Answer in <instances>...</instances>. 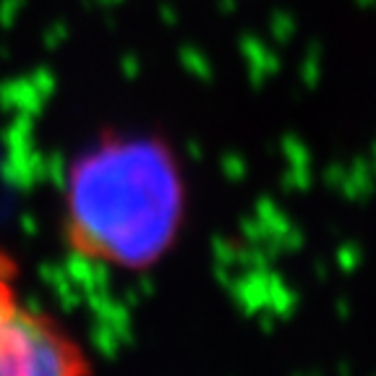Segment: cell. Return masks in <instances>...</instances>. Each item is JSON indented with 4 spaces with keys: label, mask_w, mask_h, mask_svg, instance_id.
I'll return each instance as SVG.
<instances>
[{
    "label": "cell",
    "mask_w": 376,
    "mask_h": 376,
    "mask_svg": "<svg viewBox=\"0 0 376 376\" xmlns=\"http://www.w3.org/2000/svg\"><path fill=\"white\" fill-rule=\"evenodd\" d=\"M186 178L160 139H120L86 154L69 188V233L86 257L144 269L175 246Z\"/></svg>",
    "instance_id": "1"
},
{
    "label": "cell",
    "mask_w": 376,
    "mask_h": 376,
    "mask_svg": "<svg viewBox=\"0 0 376 376\" xmlns=\"http://www.w3.org/2000/svg\"><path fill=\"white\" fill-rule=\"evenodd\" d=\"M0 376H92V363L60 322L32 308L0 254Z\"/></svg>",
    "instance_id": "2"
}]
</instances>
